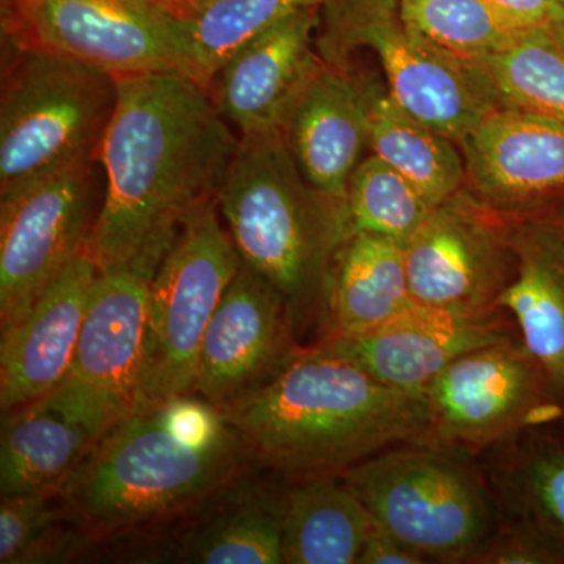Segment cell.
I'll return each mask as SVG.
<instances>
[{"instance_id": "obj_22", "label": "cell", "mask_w": 564, "mask_h": 564, "mask_svg": "<svg viewBox=\"0 0 564 564\" xmlns=\"http://www.w3.org/2000/svg\"><path fill=\"white\" fill-rule=\"evenodd\" d=\"M413 304L404 245L352 234L334 274L329 321L321 340L373 332Z\"/></svg>"}, {"instance_id": "obj_14", "label": "cell", "mask_w": 564, "mask_h": 564, "mask_svg": "<svg viewBox=\"0 0 564 564\" xmlns=\"http://www.w3.org/2000/svg\"><path fill=\"white\" fill-rule=\"evenodd\" d=\"M150 278L132 272H98L79 343L62 384L111 423L139 408L147 362Z\"/></svg>"}, {"instance_id": "obj_4", "label": "cell", "mask_w": 564, "mask_h": 564, "mask_svg": "<svg viewBox=\"0 0 564 564\" xmlns=\"http://www.w3.org/2000/svg\"><path fill=\"white\" fill-rule=\"evenodd\" d=\"M217 203L240 261L281 293L300 343L313 333L321 340L337 263L352 236L347 204L307 184L284 131L239 137Z\"/></svg>"}, {"instance_id": "obj_16", "label": "cell", "mask_w": 564, "mask_h": 564, "mask_svg": "<svg viewBox=\"0 0 564 564\" xmlns=\"http://www.w3.org/2000/svg\"><path fill=\"white\" fill-rule=\"evenodd\" d=\"M519 339L518 326L502 310L462 314L414 303L373 332L329 337L314 347L356 364L391 388L422 393L459 356Z\"/></svg>"}, {"instance_id": "obj_25", "label": "cell", "mask_w": 564, "mask_h": 564, "mask_svg": "<svg viewBox=\"0 0 564 564\" xmlns=\"http://www.w3.org/2000/svg\"><path fill=\"white\" fill-rule=\"evenodd\" d=\"M326 0H199L180 18L184 76L210 91L218 70L240 47L296 11Z\"/></svg>"}, {"instance_id": "obj_3", "label": "cell", "mask_w": 564, "mask_h": 564, "mask_svg": "<svg viewBox=\"0 0 564 564\" xmlns=\"http://www.w3.org/2000/svg\"><path fill=\"white\" fill-rule=\"evenodd\" d=\"M225 414L251 462L292 484L344 475L429 434L422 393L381 383L314 345Z\"/></svg>"}, {"instance_id": "obj_19", "label": "cell", "mask_w": 564, "mask_h": 564, "mask_svg": "<svg viewBox=\"0 0 564 564\" xmlns=\"http://www.w3.org/2000/svg\"><path fill=\"white\" fill-rule=\"evenodd\" d=\"M111 423L65 384L2 415L0 494L57 491Z\"/></svg>"}, {"instance_id": "obj_6", "label": "cell", "mask_w": 564, "mask_h": 564, "mask_svg": "<svg viewBox=\"0 0 564 564\" xmlns=\"http://www.w3.org/2000/svg\"><path fill=\"white\" fill-rule=\"evenodd\" d=\"M0 98V196L98 161L117 77L52 52L7 43Z\"/></svg>"}, {"instance_id": "obj_36", "label": "cell", "mask_w": 564, "mask_h": 564, "mask_svg": "<svg viewBox=\"0 0 564 564\" xmlns=\"http://www.w3.org/2000/svg\"><path fill=\"white\" fill-rule=\"evenodd\" d=\"M514 243V242H513ZM516 247L524 248V250H529L534 252V254L541 256L544 261L549 262V265L554 269L556 276L560 278L564 288V250L563 251H541L534 250V248L524 247V245L514 243Z\"/></svg>"}, {"instance_id": "obj_17", "label": "cell", "mask_w": 564, "mask_h": 564, "mask_svg": "<svg viewBox=\"0 0 564 564\" xmlns=\"http://www.w3.org/2000/svg\"><path fill=\"white\" fill-rule=\"evenodd\" d=\"M318 9L296 11L240 47L212 82L215 106L240 135L282 131L322 69L313 51Z\"/></svg>"}, {"instance_id": "obj_28", "label": "cell", "mask_w": 564, "mask_h": 564, "mask_svg": "<svg viewBox=\"0 0 564 564\" xmlns=\"http://www.w3.org/2000/svg\"><path fill=\"white\" fill-rule=\"evenodd\" d=\"M475 66L500 106L564 122V50L549 29H525L510 47Z\"/></svg>"}, {"instance_id": "obj_32", "label": "cell", "mask_w": 564, "mask_h": 564, "mask_svg": "<svg viewBox=\"0 0 564 564\" xmlns=\"http://www.w3.org/2000/svg\"><path fill=\"white\" fill-rule=\"evenodd\" d=\"M473 564H564V541L529 519L502 514Z\"/></svg>"}, {"instance_id": "obj_33", "label": "cell", "mask_w": 564, "mask_h": 564, "mask_svg": "<svg viewBox=\"0 0 564 564\" xmlns=\"http://www.w3.org/2000/svg\"><path fill=\"white\" fill-rule=\"evenodd\" d=\"M507 221L514 243L541 251L564 250V196L530 217Z\"/></svg>"}, {"instance_id": "obj_10", "label": "cell", "mask_w": 564, "mask_h": 564, "mask_svg": "<svg viewBox=\"0 0 564 564\" xmlns=\"http://www.w3.org/2000/svg\"><path fill=\"white\" fill-rule=\"evenodd\" d=\"M429 413L423 443L475 455L527 430L564 417L521 339L466 352L422 392Z\"/></svg>"}, {"instance_id": "obj_35", "label": "cell", "mask_w": 564, "mask_h": 564, "mask_svg": "<svg viewBox=\"0 0 564 564\" xmlns=\"http://www.w3.org/2000/svg\"><path fill=\"white\" fill-rule=\"evenodd\" d=\"M421 555L408 549L384 530L372 525L356 564H423Z\"/></svg>"}, {"instance_id": "obj_8", "label": "cell", "mask_w": 564, "mask_h": 564, "mask_svg": "<svg viewBox=\"0 0 564 564\" xmlns=\"http://www.w3.org/2000/svg\"><path fill=\"white\" fill-rule=\"evenodd\" d=\"M333 51L372 47L389 96L415 120L459 143L491 111L496 93L478 66L447 54L403 24L399 0H326Z\"/></svg>"}, {"instance_id": "obj_31", "label": "cell", "mask_w": 564, "mask_h": 564, "mask_svg": "<svg viewBox=\"0 0 564 564\" xmlns=\"http://www.w3.org/2000/svg\"><path fill=\"white\" fill-rule=\"evenodd\" d=\"M90 538L74 524L61 489L2 497L0 563H61L77 554Z\"/></svg>"}, {"instance_id": "obj_9", "label": "cell", "mask_w": 564, "mask_h": 564, "mask_svg": "<svg viewBox=\"0 0 564 564\" xmlns=\"http://www.w3.org/2000/svg\"><path fill=\"white\" fill-rule=\"evenodd\" d=\"M3 41L110 76L184 74L180 18L159 0H2Z\"/></svg>"}, {"instance_id": "obj_1", "label": "cell", "mask_w": 564, "mask_h": 564, "mask_svg": "<svg viewBox=\"0 0 564 564\" xmlns=\"http://www.w3.org/2000/svg\"><path fill=\"white\" fill-rule=\"evenodd\" d=\"M98 161L107 188L87 254L98 272L154 278L185 223L218 202L239 139L181 73L121 77Z\"/></svg>"}, {"instance_id": "obj_24", "label": "cell", "mask_w": 564, "mask_h": 564, "mask_svg": "<svg viewBox=\"0 0 564 564\" xmlns=\"http://www.w3.org/2000/svg\"><path fill=\"white\" fill-rule=\"evenodd\" d=\"M491 485L502 514L529 519L564 541V433L527 430L497 445Z\"/></svg>"}, {"instance_id": "obj_30", "label": "cell", "mask_w": 564, "mask_h": 564, "mask_svg": "<svg viewBox=\"0 0 564 564\" xmlns=\"http://www.w3.org/2000/svg\"><path fill=\"white\" fill-rule=\"evenodd\" d=\"M436 209L417 185L377 154L364 159L348 182L352 234H373L404 245Z\"/></svg>"}, {"instance_id": "obj_34", "label": "cell", "mask_w": 564, "mask_h": 564, "mask_svg": "<svg viewBox=\"0 0 564 564\" xmlns=\"http://www.w3.org/2000/svg\"><path fill=\"white\" fill-rule=\"evenodd\" d=\"M488 2L521 29H549L564 13L558 0H488Z\"/></svg>"}, {"instance_id": "obj_27", "label": "cell", "mask_w": 564, "mask_h": 564, "mask_svg": "<svg viewBox=\"0 0 564 564\" xmlns=\"http://www.w3.org/2000/svg\"><path fill=\"white\" fill-rule=\"evenodd\" d=\"M516 250L518 274L497 300V307L511 314L522 345L564 406V288L541 256L524 248Z\"/></svg>"}, {"instance_id": "obj_2", "label": "cell", "mask_w": 564, "mask_h": 564, "mask_svg": "<svg viewBox=\"0 0 564 564\" xmlns=\"http://www.w3.org/2000/svg\"><path fill=\"white\" fill-rule=\"evenodd\" d=\"M248 463L226 414L188 393L147 404L110 426L61 496L74 524L95 543L220 499Z\"/></svg>"}, {"instance_id": "obj_23", "label": "cell", "mask_w": 564, "mask_h": 564, "mask_svg": "<svg viewBox=\"0 0 564 564\" xmlns=\"http://www.w3.org/2000/svg\"><path fill=\"white\" fill-rule=\"evenodd\" d=\"M373 154L417 185L441 206L463 188L464 158L456 141L415 120L378 85L362 88Z\"/></svg>"}, {"instance_id": "obj_26", "label": "cell", "mask_w": 564, "mask_h": 564, "mask_svg": "<svg viewBox=\"0 0 564 564\" xmlns=\"http://www.w3.org/2000/svg\"><path fill=\"white\" fill-rule=\"evenodd\" d=\"M284 491L242 492L185 536L182 558L204 564H281Z\"/></svg>"}, {"instance_id": "obj_38", "label": "cell", "mask_w": 564, "mask_h": 564, "mask_svg": "<svg viewBox=\"0 0 564 564\" xmlns=\"http://www.w3.org/2000/svg\"><path fill=\"white\" fill-rule=\"evenodd\" d=\"M558 2L562 3L564 9V0H558ZM549 32L552 33V36H554L556 43H558L560 46H562L564 50V13L558 21H555L554 24L549 28Z\"/></svg>"}, {"instance_id": "obj_29", "label": "cell", "mask_w": 564, "mask_h": 564, "mask_svg": "<svg viewBox=\"0 0 564 564\" xmlns=\"http://www.w3.org/2000/svg\"><path fill=\"white\" fill-rule=\"evenodd\" d=\"M399 13L410 31L470 65L507 50L525 31L488 0H399Z\"/></svg>"}, {"instance_id": "obj_12", "label": "cell", "mask_w": 564, "mask_h": 564, "mask_svg": "<svg viewBox=\"0 0 564 564\" xmlns=\"http://www.w3.org/2000/svg\"><path fill=\"white\" fill-rule=\"evenodd\" d=\"M404 262L414 303L462 314L499 310L519 270L508 221L463 188L404 243Z\"/></svg>"}, {"instance_id": "obj_18", "label": "cell", "mask_w": 564, "mask_h": 564, "mask_svg": "<svg viewBox=\"0 0 564 564\" xmlns=\"http://www.w3.org/2000/svg\"><path fill=\"white\" fill-rule=\"evenodd\" d=\"M96 276L95 262L82 252L20 322L2 329V413L47 395L68 377Z\"/></svg>"}, {"instance_id": "obj_15", "label": "cell", "mask_w": 564, "mask_h": 564, "mask_svg": "<svg viewBox=\"0 0 564 564\" xmlns=\"http://www.w3.org/2000/svg\"><path fill=\"white\" fill-rule=\"evenodd\" d=\"M459 144L469 192L505 220L563 198V121L499 107Z\"/></svg>"}, {"instance_id": "obj_11", "label": "cell", "mask_w": 564, "mask_h": 564, "mask_svg": "<svg viewBox=\"0 0 564 564\" xmlns=\"http://www.w3.org/2000/svg\"><path fill=\"white\" fill-rule=\"evenodd\" d=\"M93 162L0 196V326L21 321L87 248L96 217Z\"/></svg>"}, {"instance_id": "obj_37", "label": "cell", "mask_w": 564, "mask_h": 564, "mask_svg": "<svg viewBox=\"0 0 564 564\" xmlns=\"http://www.w3.org/2000/svg\"><path fill=\"white\" fill-rule=\"evenodd\" d=\"M159 2L169 7L177 18H181L184 17V14H187L188 11L199 2V0H159Z\"/></svg>"}, {"instance_id": "obj_13", "label": "cell", "mask_w": 564, "mask_h": 564, "mask_svg": "<svg viewBox=\"0 0 564 564\" xmlns=\"http://www.w3.org/2000/svg\"><path fill=\"white\" fill-rule=\"evenodd\" d=\"M303 350L281 293L242 262L204 334L193 393L225 413Z\"/></svg>"}, {"instance_id": "obj_5", "label": "cell", "mask_w": 564, "mask_h": 564, "mask_svg": "<svg viewBox=\"0 0 564 564\" xmlns=\"http://www.w3.org/2000/svg\"><path fill=\"white\" fill-rule=\"evenodd\" d=\"M473 456L430 443L373 455L343 475L372 522L426 563H474L502 521Z\"/></svg>"}, {"instance_id": "obj_7", "label": "cell", "mask_w": 564, "mask_h": 564, "mask_svg": "<svg viewBox=\"0 0 564 564\" xmlns=\"http://www.w3.org/2000/svg\"><path fill=\"white\" fill-rule=\"evenodd\" d=\"M218 212H196L152 278L139 408L193 393L204 334L242 263Z\"/></svg>"}, {"instance_id": "obj_21", "label": "cell", "mask_w": 564, "mask_h": 564, "mask_svg": "<svg viewBox=\"0 0 564 564\" xmlns=\"http://www.w3.org/2000/svg\"><path fill=\"white\" fill-rule=\"evenodd\" d=\"M372 518L343 475L293 481L282 500L284 564H356Z\"/></svg>"}, {"instance_id": "obj_20", "label": "cell", "mask_w": 564, "mask_h": 564, "mask_svg": "<svg viewBox=\"0 0 564 564\" xmlns=\"http://www.w3.org/2000/svg\"><path fill=\"white\" fill-rule=\"evenodd\" d=\"M282 131L307 184L326 198L347 204L348 182L369 144L362 88L343 70L323 65Z\"/></svg>"}]
</instances>
